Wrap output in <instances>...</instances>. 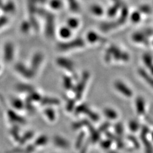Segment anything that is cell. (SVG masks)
Segmentation results:
<instances>
[]
</instances>
